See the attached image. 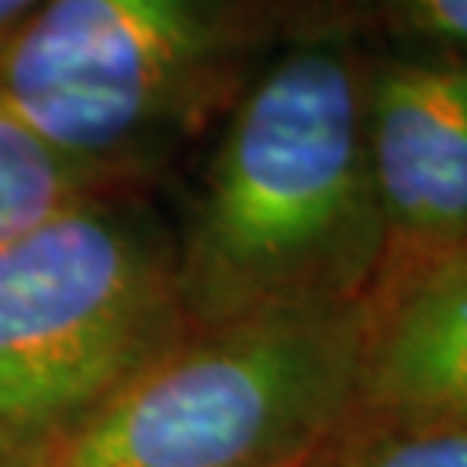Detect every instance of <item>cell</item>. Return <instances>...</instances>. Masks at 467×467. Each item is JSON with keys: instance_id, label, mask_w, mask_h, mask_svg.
<instances>
[{"instance_id": "cell-1", "label": "cell", "mask_w": 467, "mask_h": 467, "mask_svg": "<svg viewBox=\"0 0 467 467\" xmlns=\"http://www.w3.org/2000/svg\"><path fill=\"white\" fill-rule=\"evenodd\" d=\"M368 42L336 0H305L218 121L177 281L191 326L368 301L384 222L364 132Z\"/></svg>"}, {"instance_id": "cell-2", "label": "cell", "mask_w": 467, "mask_h": 467, "mask_svg": "<svg viewBox=\"0 0 467 467\" xmlns=\"http://www.w3.org/2000/svg\"><path fill=\"white\" fill-rule=\"evenodd\" d=\"M305 0H46L0 49V108L104 187L222 121Z\"/></svg>"}, {"instance_id": "cell-3", "label": "cell", "mask_w": 467, "mask_h": 467, "mask_svg": "<svg viewBox=\"0 0 467 467\" xmlns=\"http://www.w3.org/2000/svg\"><path fill=\"white\" fill-rule=\"evenodd\" d=\"M191 329L177 235L100 187L0 246V443L52 461Z\"/></svg>"}, {"instance_id": "cell-4", "label": "cell", "mask_w": 467, "mask_h": 467, "mask_svg": "<svg viewBox=\"0 0 467 467\" xmlns=\"http://www.w3.org/2000/svg\"><path fill=\"white\" fill-rule=\"evenodd\" d=\"M368 301L191 326L52 467H316L350 426Z\"/></svg>"}, {"instance_id": "cell-5", "label": "cell", "mask_w": 467, "mask_h": 467, "mask_svg": "<svg viewBox=\"0 0 467 467\" xmlns=\"http://www.w3.org/2000/svg\"><path fill=\"white\" fill-rule=\"evenodd\" d=\"M364 132L384 281L467 239V59L368 42Z\"/></svg>"}, {"instance_id": "cell-6", "label": "cell", "mask_w": 467, "mask_h": 467, "mask_svg": "<svg viewBox=\"0 0 467 467\" xmlns=\"http://www.w3.org/2000/svg\"><path fill=\"white\" fill-rule=\"evenodd\" d=\"M426 422H467V239L368 295L350 426Z\"/></svg>"}, {"instance_id": "cell-7", "label": "cell", "mask_w": 467, "mask_h": 467, "mask_svg": "<svg viewBox=\"0 0 467 467\" xmlns=\"http://www.w3.org/2000/svg\"><path fill=\"white\" fill-rule=\"evenodd\" d=\"M100 187L87 170L0 108V246Z\"/></svg>"}, {"instance_id": "cell-8", "label": "cell", "mask_w": 467, "mask_h": 467, "mask_svg": "<svg viewBox=\"0 0 467 467\" xmlns=\"http://www.w3.org/2000/svg\"><path fill=\"white\" fill-rule=\"evenodd\" d=\"M370 46L467 59V0H336Z\"/></svg>"}, {"instance_id": "cell-9", "label": "cell", "mask_w": 467, "mask_h": 467, "mask_svg": "<svg viewBox=\"0 0 467 467\" xmlns=\"http://www.w3.org/2000/svg\"><path fill=\"white\" fill-rule=\"evenodd\" d=\"M316 467H467V422L347 426Z\"/></svg>"}, {"instance_id": "cell-10", "label": "cell", "mask_w": 467, "mask_h": 467, "mask_svg": "<svg viewBox=\"0 0 467 467\" xmlns=\"http://www.w3.org/2000/svg\"><path fill=\"white\" fill-rule=\"evenodd\" d=\"M46 0H0V49L15 38Z\"/></svg>"}, {"instance_id": "cell-11", "label": "cell", "mask_w": 467, "mask_h": 467, "mask_svg": "<svg viewBox=\"0 0 467 467\" xmlns=\"http://www.w3.org/2000/svg\"><path fill=\"white\" fill-rule=\"evenodd\" d=\"M0 467H49V464H46V461H38V457H32V453L15 451V447L0 443Z\"/></svg>"}]
</instances>
